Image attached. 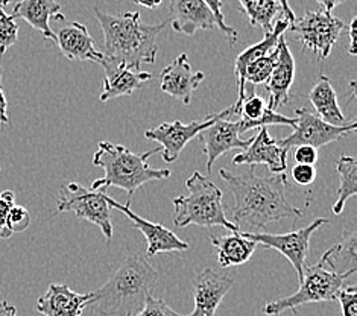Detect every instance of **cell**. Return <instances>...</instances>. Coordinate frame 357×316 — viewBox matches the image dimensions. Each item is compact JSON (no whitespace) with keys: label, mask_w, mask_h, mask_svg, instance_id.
<instances>
[{"label":"cell","mask_w":357,"mask_h":316,"mask_svg":"<svg viewBox=\"0 0 357 316\" xmlns=\"http://www.w3.org/2000/svg\"><path fill=\"white\" fill-rule=\"evenodd\" d=\"M219 176L233 193L231 222L237 227L246 224L254 230H265L271 222L304 218V213L286 198V174L257 176L254 166H250L245 174H233L222 167Z\"/></svg>","instance_id":"1"},{"label":"cell","mask_w":357,"mask_h":316,"mask_svg":"<svg viewBox=\"0 0 357 316\" xmlns=\"http://www.w3.org/2000/svg\"><path fill=\"white\" fill-rule=\"evenodd\" d=\"M95 15L104 32V49L100 50L107 63L140 70L142 64L155 63L158 54L157 38L169 19L149 24L143 23L139 13L113 15L95 8Z\"/></svg>","instance_id":"2"},{"label":"cell","mask_w":357,"mask_h":316,"mask_svg":"<svg viewBox=\"0 0 357 316\" xmlns=\"http://www.w3.org/2000/svg\"><path fill=\"white\" fill-rule=\"evenodd\" d=\"M158 272L140 255H130L105 285L93 290L90 306L102 316H135L154 292Z\"/></svg>","instance_id":"3"},{"label":"cell","mask_w":357,"mask_h":316,"mask_svg":"<svg viewBox=\"0 0 357 316\" xmlns=\"http://www.w3.org/2000/svg\"><path fill=\"white\" fill-rule=\"evenodd\" d=\"M157 152H160V148L135 153L123 144L100 142L98 144V151L93 156V165L104 170V176L93 181L91 190L104 192L109 187H117L130 195L131 202L132 195L142 186L171 178L172 170L154 169L149 166V158Z\"/></svg>","instance_id":"4"},{"label":"cell","mask_w":357,"mask_h":316,"mask_svg":"<svg viewBox=\"0 0 357 316\" xmlns=\"http://www.w3.org/2000/svg\"><path fill=\"white\" fill-rule=\"evenodd\" d=\"M185 187L189 193L176 196L172 201L175 227H224L231 233L241 232V227L225 216L222 190L206 175L193 172L190 178L185 179Z\"/></svg>","instance_id":"5"},{"label":"cell","mask_w":357,"mask_h":316,"mask_svg":"<svg viewBox=\"0 0 357 316\" xmlns=\"http://www.w3.org/2000/svg\"><path fill=\"white\" fill-rule=\"evenodd\" d=\"M351 272L337 274L326 266V263L319 260L313 266H305L303 278L300 280V287L295 294L280 298L275 301H269L263 312L268 316H278L286 310L295 313L296 307L310 303H328L335 301L336 296L345 286L347 278H350Z\"/></svg>","instance_id":"6"},{"label":"cell","mask_w":357,"mask_h":316,"mask_svg":"<svg viewBox=\"0 0 357 316\" xmlns=\"http://www.w3.org/2000/svg\"><path fill=\"white\" fill-rule=\"evenodd\" d=\"M70 211L81 219H86L102 230L108 242L113 239L112 207L107 202V193L102 190H90L79 183L64 184L58 193L56 213Z\"/></svg>","instance_id":"7"},{"label":"cell","mask_w":357,"mask_h":316,"mask_svg":"<svg viewBox=\"0 0 357 316\" xmlns=\"http://www.w3.org/2000/svg\"><path fill=\"white\" fill-rule=\"evenodd\" d=\"M289 31L298 36L304 50L309 49L317 54L318 58L326 59L333 50L341 33L347 31V24L324 11H310L305 13L301 19H296L289 27Z\"/></svg>","instance_id":"8"},{"label":"cell","mask_w":357,"mask_h":316,"mask_svg":"<svg viewBox=\"0 0 357 316\" xmlns=\"http://www.w3.org/2000/svg\"><path fill=\"white\" fill-rule=\"evenodd\" d=\"M330 219L319 218L314 219L310 225L295 230V232H289L284 234H269V233H251V232H242L245 237L251 239L257 245L263 248H272L277 250L280 254L292 263L294 269L298 274V280L303 278L304 269L307 264V255L310 251V237L314 232H318L321 227L327 225Z\"/></svg>","instance_id":"9"},{"label":"cell","mask_w":357,"mask_h":316,"mask_svg":"<svg viewBox=\"0 0 357 316\" xmlns=\"http://www.w3.org/2000/svg\"><path fill=\"white\" fill-rule=\"evenodd\" d=\"M295 131L287 135L286 139L278 140V143L287 151L296 146H313L318 149L328 143L347 137L348 134H353L357 126V122L354 121L345 126H333L322 121L317 114L310 113L307 108L295 110Z\"/></svg>","instance_id":"10"},{"label":"cell","mask_w":357,"mask_h":316,"mask_svg":"<svg viewBox=\"0 0 357 316\" xmlns=\"http://www.w3.org/2000/svg\"><path fill=\"white\" fill-rule=\"evenodd\" d=\"M198 139L204 144V153L207 157V170L211 174L215 161L233 149H246L251 144L254 135L250 139H241L239 122H237V110L234 105L222 110L216 121L198 134Z\"/></svg>","instance_id":"11"},{"label":"cell","mask_w":357,"mask_h":316,"mask_svg":"<svg viewBox=\"0 0 357 316\" xmlns=\"http://www.w3.org/2000/svg\"><path fill=\"white\" fill-rule=\"evenodd\" d=\"M218 116L219 113H210L201 121H192L189 123L181 121L161 123L157 128L144 131V139L160 144L161 157L166 163H175L181 151L187 146V143L198 137V134L213 123Z\"/></svg>","instance_id":"12"},{"label":"cell","mask_w":357,"mask_h":316,"mask_svg":"<svg viewBox=\"0 0 357 316\" xmlns=\"http://www.w3.org/2000/svg\"><path fill=\"white\" fill-rule=\"evenodd\" d=\"M107 202L109 204V207L112 209L123 213V215L132 222V225L137 228L144 237H146V242H148L146 254L149 257H154V255L163 254V253H183L189 250V243L178 237L169 228L135 215V213L130 209L131 202L121 204L114 201L112 196L108 195H107Z\"/></svg>","instance_id":"13"},{"label":"cell","mask_w":357,"mask_h":316,"mask_svg":"<svg viewBox=\"0 0 357 316\" xmlns=\"http://www.w3.org/2000/svg\"><path fill=\"white\" fill-rule=\"evenodd\" d=\"M233 286L234 278L231 276L219 274L215 269L206 268L193 281V312L180 316H215L219 304Z\"/></svg>","instance_id":"14"},{"label":"cell","mask_w":357,"mask_h":316,"mask_svg":"<svg viewBox=\"0 0 357 316\" xmlns=\"http://www.w3.org/2000/svg\"><path fill=\"white\" fill-rule=\"evenodd\" d=\"M287 152L271 137L268 128H260L250 146L233 157V165H265L272 174H286Z\"/></svg>","instance_id":"15"},{"label":"cell","mask_w":357,"mask_h":316,"mask_svg":"<svg viewBox=\"0 0 357 316\" xmlns=\"http://www.w3.org/2000/svg\"><path fill=\"white\" fill-rule=\"evenodd\" d=\"M234 107L237 110L241 134L251 130H260L268 125H287L292 128L296 125L295 117H287L269 110L268 102L256 95L254 85L251 84L245 85V98L239 104H234Z\"/></svg>","instance_id":"16"},{"label":"cell","mask_w":357,"mask_h":316,"mask_svg":"<svg viewBox=\"0 0 357 316\" xmlns=\"http://www.w3.org/2000/svg\"><path fill=\"white\" fill-rule=\"evenodd\" d=\"M204 78V72L192 70L187 54H180L160 72V89L171 98L181 100L184 105H189L195 90L199 87Z\"/></svg>","instance_id":"17"},{"label":"cell","mask_w":357,"mask_h":316,"mask_svg":"<svg viewBox=\"0 0 357 316\" xmlns=\"http://www.w3.org/2000/svg\"><path fill=\"white\" fill-rule=\"evenodd\" d=\"M169 13V23H172V29L184 36L192 37L198 31L216 28L215 15L202 0H171Z\"/></svg>","instance_id":"18"},{"label":"cell","mask_w":357,"mask_h":316,"mask_svg":"<svg viewBox=\"0 0 357 316\" xmlns=\"http://www.w3.org/2000/svg\"><path fill=\"white\" fill-rule=\"evenodd\" d=\"M55 45L70 61H91L100 64L102 55L87 28L78 22H69L55 33Z\"/></svg>","instance_id":"19"},{"label":"cell","mask_w":357,"mask_h":316,"mask_svg":"<svg viewBox=\"0 0 357 316\" xmlns=\"http://www.w3.org/2000/svg\"><path fill=\"white\" fill-rule=\"evenodd\" d=\"M277 47V64L274 67V70H272L268 82L265 84V87L269 93L268 108L272 111H277L280 107L286 105L289 102V93H291L296 72L295 58L291 52V49L287 46L284 36L280 37Z\"/></svg>","instance_id":"20"},{"label":"cell","mask_w":357,"mask_h":316,"mask_svg":"<svg viewBox=\"0 0 357 316\" xmlns=\"http://www.w3.org/2000/svg\"><path fill=\"white\" fill-rule=\"evenodd\" d=\"M91 298L93 292L78 294L66 285H50L37 300V312L41 316H82Z\"/></svg>","instance_id":"21"},{"label":"cell","mask_w":357,"mask_h":316,"mask_svg":"<svg viewBox=\"0 0 357 316\" xmlns=\"http://www.w3.org/2000/svg\"><path fill=\"white\" fill-rule=\"evenodd\" d=\"M100 66L104 67L105 70V78L104 82H102V91L99 96L100 102L131 96L135 90L142 89L143 85L152 78V75L148 72L130 69V67L114 66L112 63H107L104 58H102Z\"/></svg>","instance_id":"22"},{"label":"cell","mask_w":357,"mask_h":316,"mask_svg":"<svg viewBox=\"0 0 357 316\" xmlns=\"http://www.w3.org/2000/svg\"><path fill=\"white\" fill-rule=\"evenodd\" d=\"M14 19H22L38 31L45 38L55 43V32L50 29V20H64L61 5L56 0H19L13 14Z\"/></svg>","instance_id":"23"},{"label":"cell","mask_w":357,"mask_h":316,"mask_svg":"<svg viewBox=\"0 0 357 316\" xmlns=\"http://www.w3.org/2000/svg\"><path fill=\"white\" fill-rule=\"evenodd\" d=\"M289 27H291V23H289L284 17L283 19H278L271 32L265 33V37H263L259 43H256V45H252V46H248L243 50V52H241L236 57L234 73L237 78V89H239V98H237L236 104H239V102L245 98L246 67H248L252 61H256V59H259L260 57H265L271 52H274V50L277 49L280 37L284 36V32L289 29Z\"/></svg>","instance_id":"24"},{"label":"cell","mask_w":357,"mask_h":316,"mask_svg":"<svg viewBox=\"0 0 357 316\" xmlns=\"http://www.w3.org/2000/svg\"><path fill=\"white\" fill-rule=\"evenodd\" d=\"M307 98L312 102L314 111H317V116L324 122L333 126H345L347 123H350V121H347V117L344 116L341 107H339L336 90L328 76L319 75Z\"/></svg>","instance_id":"25"},{"label":"cell","mask_w":357,"mask_h":316,"mask_svg":"<svg viewBox=\"0 0 357 316\" xmlns=\"http://www.w3.org/2000/svg\"><path fill=\"white\" fill-rule=\"evenodd\" d=\"M210 242L216 250L218 263L222 268L241 266V264L250 262L254 251L259 246L251 239L245 237L242 232L231 233L224 237L210 236Z\"/></svg>","instance_id":"26"},{"label":"cell","mask_w":357,"mask_h":316,"mask_svg":"<svg viewBox=\"0 0 357 316\" xmlns=\"http://www.w3.org/2000/svg\"><path fill=\"white\" fill-rule=\"evenodd\" d=\"M321 260L326 263V266L337 274H345L351 272L356 274V233L345 232L342 241L337 242L335 246L322 255Z\"/></svg>","instance_id":"27"},{"label":"cell","mask_w":357,"mask_h":316,"mask_svg":"<svg viewBox=\"0 0 357 316\" xmlns=\"http://www.w3.org/2000/svg\"><path fill=\"white\" fill-rule=\"evenodd\" d=\"M339 175L337 198L331 206V211L335 215H341L345 207V202L357 195V161L351 156H344L337 158L336 163Z\"/></svg>","instance_id":"28"},{"label":"cell","mask_w":357,"mask_h":316,"mask_svg":"<svg viewBox=\"0 0 357 316\" xmlns=\"http://www.w3.org/2000/svg\"><path fill=\"white\" fill-rule=\"evenodd\" d=\"M241 3L243 13L248 17L252 28H259L265 33L274 28V19L278 13H282L277 0H237Z\"/></svg>","instance_id":"29"},{"label":"cell","mask_w":357,"mask_h":316,"mask_svg":"<svg viewBox=\"0 0 357 316\" xmlns=\"http://www.w3.org/2000/svg\"><path fill=\"white\" fill-rule=\"evenodd\" d=\"M278 58V47L265 57H260L256 61H252L248 67H246L245 73V85L251 84L256 87V85H265L269 80V76L274 70Z\"/></svg>","instance_id":"30"},{"label":"cell","mask_w":357,"mask_h":316,"mask_svg":"<svg viewBox=\"0 0 357 316\" xmlns=\"http://www.w3.org/2000/svg\"><path fill=\"white\" fill-rule=\"evenodd\" d=\"M10 2L11 0H0V57L19 40V24L11 14L5 11V6Z\"/></svg>","instance_id":"31"},{"label":"cell","mask_w":357,"mask_h":316,"mask_svg":"<svg viewBox=\"0 0 357 316\" xmlns=\"http://www.w3.org/2000/svg\"><path fill=\"white\" fill-rule=\"evenodd\" d=\"M202 2L210 8L211 13H213L215 20H216V27L224 32V36L228 38L229 45L234 46L237 40H239V33H237V31L234 28L228 27V24L225 23V15L222 13V0H202Z\"/></svg>","instance_id":"32"},{"label":"cell","mask_w":357,"mask_h":316,"mask_svg":"<svg viewBox=\"0 0 357 316\" xmlns=\"http://www.w3.org/2000/svg\"><path fill=\"white\" fill-rule=\"evenodd\" d=\"M31 225V215L29 211L24 209L23 206H13L10 210V215H8L6 219V227L10 232L14 233H23L24 230Z\"/></svg>","instance_id":"33"},{"label":"cell","mask_w":357,"mask_h":316,"mask_svg":"<svg viewBox=\"0 0 357 316\" xmlns=\"http://www.w3.org/2000/svg\"><path fill=\"white\" fill-rule=\"evenodd\" d=\"M341 306L342 316H357V287L354 285L344 286L336 296Z\"/></svg>","instance_id":"34"},{"label":"cell","mask_w":357,"mask_h":316,"mask_svg":"<svg viewBox=\"0 0 357 316\" xmlns=\"http://www.w3.org/2000/svg\"><path fill=\"white\" fill-rule=\"evenodd\" d=\"M135 316H180V313L174 312L163 298H155L151 295L143 309Z\"/></svg>","instance_id":"35"},{"label":"cell","mask_w":357,"mask_h":316,"mask_svg":"<svg viewBox=\"0 0 357 316\" xmlns=\"http://www.w3.org/2000/svg\"><path fill=\"white\" fill-rule=\"evenodd\" d=\"M13 206L14 193L11 190H5L0 193V239H10L13 236V233L6 227V219Z\"/></svg>","instance_id":"36"},{"label":"cell","mask_w":357,"mask_h":316,"mask_svg":"<svg viewBox=\"0 0 357 316\" xmlns=\"http://www.w3.org/2000/svg\"><path fill=\"white\" fill-rule=\"evenodd\" d=\"M292 178L295 184L310 186L317 179V169L307 165H295L292 169Z\"/></svg>","instance_id":"37"},{"label":"cell","mask_w":357,"mask_h":316,"mask_svg":"<svg viewBox=\"0 0 357 316\" xmlns=\"http://www.w3.org/2000/svg\"><path fill=\"white\" fill-rule=\"evenodd\" d=\"M295 165L313 166L318 161V151L313 146H296L294 152Z\"/></svg>","instance_id":"38"},{"label":"cell","mask_w":357,"mask_h":316,"mask_svg":"<svg viewBox=\"0 0 357 316\" xmlns=\"http://www.w3.org/2000/svg\"><path fill=\"white\" fill-rule=\"evenodd\" d=\"M0 123H10V116H8V100L5 91L2 89V73H0Z\"/></svg>","instance_id":"39"},{"label":"cell","mask_w":357,"mask_h":316,"mask_svg":"<svg viewBox=\"0 0 357 316\" xmlns=\"http://www.w3.org/2000/svg\"><path fill=\"white\" fill-rule=\"evenodd\" d=\"M356 28H357V17H353V20L350 22V24H347L348 29V37H350V46H348V54L350 55H356Z\"/></svg>","instance_id":"40"},{"label":"cell","mask_w":357,"mask_h":316,"mask_svg":"<svg viewBox=\"0 0 357 316\" xmlns=\"http://www.w3.org/2000/svg\"><path fill=\"white\" fill-rule=\"evenodd\" d=\"M317 2L321 5L322 10H324L326 14L331 15V13H333V10L336 6L342 5L344 2H347V0H317Z\"/></svg>","instance_id":"41"},{"label":"cell","mask_w":357,"mask_h":316,"mask_svg":"<svg viewBox=\"0 0 357 316\" xmlns=\"http://www.w3.org/2000/svg\"><path fill=\"white\" fill-rule=\"evenodd\" d=\"M277 2H278L280 8H282V13L284 14V19L292 24L296 20V17H295V14L292 11V8L289 6V0H277Z\"/></svg>","instance_id":"42"},{"label":"cell","mask_w":357,"mask_h":316,"mask_svg":"<svg viewBox=\"0 0 357 316\" xmlns=\"http://www.w3.org/2000/svg\"><path fill=\"white\" fill-rule=\"evenodd\" d=\"M0 316H17V309L5 300H0Z\"/></svg>","instance_id":"43"},{"label":"cell","mask_w":357,"mask_h":316,"mask_svg":"<svg viewBox=\"0 0 357 316\" xmlns=\"http://www.w3.org/2000/svg\"><path fill=\"white\" fill-rule=\"evenodd\" d=\"M132 2L140 6L149 8V10H155V8H158L161 3H163V0H132Z\"/></svg>","instance_id":"44"}]
</instances>
